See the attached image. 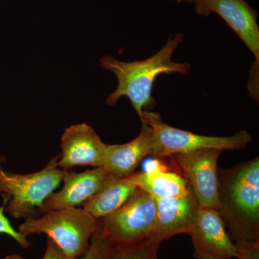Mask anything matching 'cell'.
Listing matches in <instances>:
<instances>
[{"mask_svg": "<svg viewBox=\"0 0 259 259\" xmlns=\"http://www.w3.org/2000/svg\"><path fill=\"white\" fill-rule=\"evenodd\" d=\"M218 210L237 247L259 244V158L218 168Z\"/></svg>", "mask_w": 259, "mask_h": 259, "instance_id": "1", "label": "cell"}, {"mask_svg": "<svg viewBox=\"0 0 259 259\" xmlns=\"http://www.w3.org/2000/svg\"><path fill=\"white\" fill-rule=\"evenodd\" d=\"M185 38L182 32L171 35L166 45L156 54L142 61L125 62L110 56L100 59L102 69L111 71L117 79V89L107 97V105L113 106L122 97H127L139 117L144 108H153L156 102L152 97L153 83L157 76L171 73L187 75L190 63L172 61V55Z\"/></svg>", "mask_w": 259, "mask_h": 259, "instance_id": "2", "label": "cell"}, {"mask_svg": "<svg viewBox=\"0 0 259 259\" xmlns=\"http://www.w3.org/2000/svg\"><path fill=\"white\" fill-rule=\"evenodd\" d=\"M59 155L51 158L40 171L20 175L0 167V195L5 212L15 219L34 218L40 213L47 197L59 187L64 171L58 166Z\"/></svg>", "mask_w": 259, "mask_h": 259, "instance_id": "3", "label": "cell"}, {"mask_svg": "<svg viewBox=\"0 0 259 259\" xmlns=\"http://www.w3.org/2000/svg\"><path fill=\"white\" fill-rule=\"evenodd\" d=\"M100 227L101 220L76 207L49 211L36 219H25L18 232L25 237L45 233L70 259H77L88 250L92 236Z\"/></svg>", "mask_w": 259, "mask_h": 259, "instance_id": "4", "label": "cell"}, {"mask_svg": "<svg viewBox=\"0 0 259 259\" xmlns=\"http://www.w3.org/2000/svg\"><path fill=\"white\" fill-rule=\"evenodd\" d=\"M153 131L150 156L168 157L175 153H188L207 148L236 151L246 147L252 141L247 131H241L228 137L201 136L167 125L157 112L144 110L140 117Z\"/></svg>", "mask_w": 259, "mask_h": 259, "instance_id": "5", "label": "cell"}, {"mask_svg": "<svg viewBox=\"0 0 259 259\" xmlns=\"http://www.w3.org/2000/svg\"><path fill=\"white\" fill-rule=\"evenodd\" d=\"M156 200L138 189L125 204L101 220V230L116 243H134L147 239L154 228Z\"/></svg>", "mask_w": 259, "mask_h": 259, "instance_id": "6", "label": "cell"}, {"mask_svg": "<svg viewBox=\"0 0 259 259\" xmlns=\"http://www.w3.org/2000/svg\"><path fill=\"white\" fill-rule=\"evenodd\" d=\"M199 15H219L228 24L255 56L254 68L250 73L249 81L258 82L259 27L258 13L245 0H196L193 3Z\"/></svg>", "mask_w": 259, "mask_h": 259, "instance_id": "7", "label": "cell"}, {"mask_svg": "<svg viewBox=\"0 0 259 259\" xmlns=\"http://www.w3.org/2000/svg\"><path fill=\"white\" fill-rule=\"evenodd\" d=\"M223 150L207 148L171 155L190 185L200 207L218 209V162Z\"/></svg>", "mask_w": 259, "mask_h": 259, "instance_id": "8", "label": "cell"}, {"mask_svg": "<svg viewBox=\"0 0 259 259\" xmlns=\"http://www.w3.org/2000/svg\"><path fill=\"white\" fill-rule=\"evenodd\" d=\"M189 235L194 258L233 259L238 255V248L218 209L200 207L198 219Z\"/></svg>", "mask_w": 259, "mask_h": 259, "instance_id": "9", "label": "cell"}, {"mask_svg": "<svg viewBox=\"0 0 259 259\" xmlns=\"http://www.w3.org/2000/svg\"><path fill=\"white\" fill-rule=\"evenodd\" d=\"M114 178L104 166L80 173L64 171L62 189L47 197L40 213L82 205Z\"/></svg>", "mask_w": 259, "mask_h": 259, "instance_id": "10", "label": "cell"}, {"mask_svg": "<svg viewBox=\"0 0 259 259\" xmlns=\"http://www.w3.org/2000/svg\"><path fill=\"white\" fill-rule=\"evenodd\" d=\"M61 147L58 166L64 171L77 166H103L107 144L88 124L66 128L61 137Z\"/></svg>", "mask_w": 259, "mask_h": 259, "instance_id": "11", "label": "cell"}, {"mask_svg": "<svg viewBox=\"0 0 259 259\" xmlns=\"http://www.w3.org/2000/svg\"><path fill=\"white\" fill-rule=\"evenodd\" d=\"M155 200L156 223L149 238L161 243L177 235L190 233L197 223L200 210L190 186L188 192L184 195Z\"/></svg>", "mask_w": 259, "mask_h": 259, "instance_id": "12", "label": "cell"}, {"mask_svg": "<svg viewBox=\"0 0 259 259\" xmlns=\"http://www.w3.org/2000/svg\"><path fill=\"white\" fill-rule=\"evenodd\" d=\"M153 131L142 123L139 136L123 144L107 145L103 166L115 179L132 176L140 163L151 152Z\"/></svg>", "mask_w": 259, "mask_h": 259, "instance_id": "13", "label": "cell"}, {"mask_svg": "<svg viewBox=\"0 0 259 259\" xmlns=\"http://www.w3.org/2000/svg\"><path fill=\"white\" fill-rule=\"evenodd\" d=\"M134 175L125 179H112L101 190L83 203L82 208L100 220L115 212L139 189Z\"/></svg>", "mask_w": 259, "mask_h": 259, "instance_id": "14", "label": "cell"}, {"mask_svg": "<svg viewBox=\"0 0 259 259\" xmlns=\"http://www.w3.org/2000/svg\"><path fill=\"white\" fill-rule=\"evenodd\" d=\"M134 175L138 187L155 199L180 197L190 190V185L185 177L168 171L166 167L137 172Z\"/></svg>", "mask_w": 259, "mask_h": 259, "instance_id": "15", "label": "cell"}, {"mask_svg": "<svg viewBox=\"0 0 259 259\" xmlns=\"http://www.w3.org/2000/svg\"><path fill=\"white\" fill-rule=\"evenodd\" d=\"M160 244L149 238L134 243H116L110 259H158Z\"/></svg>", "mask_w": 259, "mask_h": 259, "instance_id": "16", "label": "cell"}, {"mask_svg": "<svg viewBox=\"0 0 259 259\" xmlns=\"http://www.w3.org/2000/svg\"><path fill=\"white\" fill-rule=\"evenodd\" d=\"M115 243L102 231L100 227L92 236L88 250L77 259H110Z\"/></svg>", "mask_w": 259, "mask_h": 259, "instance_id": "17", "label": "cell"}, {"mask_svg": "<svg viewBox=\"0 0 259 259\" xmlns=\"http://www.w3.org/2000/svg\"><path fill=\"white\" fill-rule=\"evenodd\" d=\"M5 204L3 202V205L0 207V233L8 235L23 248H28L30 246V243L27 240L26 237L20 234L12 226L9 220L5 216Z\"/></svg>", "mask_w": 259, "mask_h": 259, "instance_id": "18", "label": "cell"}, {"mask_svg": "<svg viewBox=\"0 0 259 259\" xmlns=\"http://www.w3.org/2000/svg\"><path fill=\"white\" fill-rule=\"evenodd\" d=\"M42 259H70L52 238L48 237L47 247Z\"/></svg>", "mask_w": 259, "mask_h": 259, "instance_id": "19", "label": "cell"}, {"mask_svg": "<svg viewBox=\"0 0 259 259\" xmlns=\"http://www.w3.org/2000/svg\"><path fill=\"white\" fill-rule=\"evenodd\" d=\"M237 259H259V244L249 246L237 247Z\"/></svg>", "mask_w": 259, "mask_h": 259, "instance_id": "20", "label": "cell"}, {"mask_svg": "<svg viewBox=\"0 0 259 259\" xmlns=\"http://www.w3.org/2000/svg\"><path fill=\"white\" fill-rule=\"evenodd\" d=\"M5 259H25L23 258V257L20 256V255L17 254H13L8 255V256L5 257Z\"/></svg>", "mask_w": 259, "mask_h": 259, "instance_id": "21", "label": "cell"}, {"mask_svg": "<svg viewBox=\"0 0 259 259\" xmlns=\"http://www.w3.org/2000/svg\"><path fill=\"white\" fill-rule=\"evenodd\" d=\"M175 1L177 2L178 3H194L196 0H175Z\"/></svg>", "mask_w": 259, "mask_h": 259, "instance_id": "22", "label": "cell"}]
</instances>
